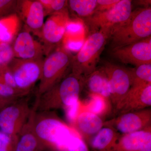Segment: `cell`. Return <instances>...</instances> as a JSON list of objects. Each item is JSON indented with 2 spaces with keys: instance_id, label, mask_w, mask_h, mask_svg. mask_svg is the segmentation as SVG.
Instances as JSON below:
<instances>
[{
  "instance_id": "603a6c76",
  "label": "cell",
  "mask_w": 151,
  "mask_h": 151,
  "mask_svg": "<svg viewBox=\"0 0 151 151\" xmlns=\"http://www.w3.org/2000/svg\"><path fill=\"white\" fill-rule=\"evenodd\" d=\"M132 86H144L151 84V64L139 65L132 69Z\"/></svg>"
},
{
  "instance_id": "5bb4252c",
  "label": "cell",
  "mask_w": 151,
  "mask_h": 151,
  "mask_svg": "<svg viewBox=\"0 0 151 151\" xmlns=\"http://www.w3.org/2000/svg\"><path fill=\"white\" fill-rule=\"evenodd\" d=\"M18 1L20 12L28 28L40 37L44 23V11L39 0Z\"/></svg>"
},
{
  "instance_id": "6da1fadb",
  "label": "cell",
  "mask_w": 151,
  "mask_h": 151,
  "mask_svg": "<svg viewBox=\"0 0 151 151\" xmlns=\"http://www.w3.org/2000/svg\"><path fill=\"white\" fill-rule=\"evenodd\" d=\"M84 86V77L71 72L36 99L33 108L36 111L64 109L79 100Z\"/></svg>"
},
{
  "instance_id": "52a82bcc",
  "label": "cell",
  "mask_w": 151,
  "mask_h": 151,
  "mask_svg": "<svg viewBox=\"0 0 151 151\" xmlns=\"http://www.w3.org/2000/svg\"><path fill=\"white\" fill-rule=\"evenodd\" d=\"M102 67L108 78L110 100L113 110L132 87V69L111 62H105Z\"/></svg>"
},
{
  "instance_id": "1f68e13d",
  "label": "cell",
  "mask_w": 151,
  "mask_h": 151,
  "mask_svg": "<svg viewBox=\"0 0 151 151\" xmlns=\"http://www.w3.org/2000/svg\"><path fill=\"white\" fill-rule=\"evenodd\" d=\"M18 99H11L2 97L0 95V111L5 106L13 103Z\"/></svg>"
},
{
  "instance_id": "30bf717a",
  "label": "cell",
  "mask_w": 151,
  "mask_h": 151,
  "mask_svg": "<svg viewBox=\"0 0 151 151\" xmlns=\"http://www.w3.org/2000/svg\"><path fill=\"white\" fill-rule=\"evenodd\" d=\"M69 21L68 11L66 9L49 16L45 22L40 37L44 43L46 55L62 41Z\"/></svg>"
},
{
  "instance_id": "3957f363",
  "label": "cell",
  "mask_w": 151,
  "mask_h": 151,
  "mask_svg": "<svg viewBox=\"0 0 151 151\" xmlns=\"http://www.w3.org/2000/svg\"><path fill=\"white\" fill-rule=\"evenodd\" d=\"M73 55L61 44L50 52L43 60L36 99L58 83L67 74Z\"/></svg>"
},
{
  "instance_id": "4316f807",
  "label": "cell",
  "mask_w": 151,
  "mask_h": 151,
  "mask_svg": "<svg viewBox=\"0 0 151 151\" xmlns=\"http://www.w3.org/2000/svg\"><path fill=\"white\" fill-rule=\"evenodd\" d=\"M82 103L80 100H78V102L63 109L65 111L66 119L71 127H73L77 116L82 109Z\"/></svg>"
},
{
  "instance_id": "ffe728a7",
  "label": "cell",
  "mask_w": 151,
  "mask_h": 151,
  "mask_svg": "<svg viewBox=\"0 0 151 151\" xmlns=\"http://www.w3.org/2000/svg\"><path fill=\"white\" fill-rule=\"evenodd\" d=\"M19 27V18L16 14L0 18V44L11 43L17 35Z\"/></svg>"
},
{
  "instance_id": "7402d4cb",
  "label": "cell",
  "mask_w": 151,
  "mask_h": 151,
  "mask_svg": "<svg viewBox=\"0 0 151 151\" xmlns=\"http://www.w3.org/2000/svg\"><path fill=\"white\" fill-rule=\"evenodd\" d=\"M68 6L77 16L86 19L96 12L97 0H70L68 1Z\"/></svg>"
},
{
  "instance_id": "8fae6325",
  "label": "cell",
  "mask_w": 151,
  "mask_h": 151,
  "mask_svg": "<svg viewBox=\"0 0 151 151\" xmlns=\"http://www.w3.org/2000/svg\"><path fill=\"white\" fill-rule=\"evenodd\" d=\"M111 51L112 56L124 64L135 67L151 64V36Z\"/></svg>"
},
{
  "instance_id": "83f0119b",
  "label": "cell",
  "mask_w": 151,
  "mask_h": 151,
  "mask_svg": "<svg viewBox=\"0 0 151 151\" xmlns=\"http://www.w3.org/2000/svg\"><path fill=\"white\" fill-rule=\"evenodd\" d=\"M18 1L0 0V18L9 13L17 6Z\"/></svg>"
},
{
  "instance_id": "7a4b0ae2",
  "label": "cell",
  "mask_w": 151,
  "mask_h": 151,
  "mask_svg": "<svg viewBox=\"0 0 151 151\" xmlns=\"http://www.w3.org/2000/svg\"><path fill=\"white\" fill-rule=\"evenodd\" d=\"M151 36V6L137 9L126 21L111 30L109 37L111 50Z\"/></svg>"
},
{
  "instance_id": "f546056e",
  "label": "cell",
  "mask_w": 151,
  "mask_h": 151,
  "mask_svg": "<svg viewBox=\"0 0 151 151\" xmlns=\"http://www.w3.org/2000/svg\"><path fill=\"white\" fill-rule=\"evenodd\" d=\"M68 151H90L86 142L79 136L76 138Z\"/></svg>"
},
{
  "instance_id": "d6986e66",
  "label": "cell",
  "mask_w": 151,
  "mask_h": 151,
  "mask_svg": "<svg viewBox=\"0 0 151 151\" xmlns=\"http://www.w3.org/2000/svg\"><path fill=\"white\" fill-rule=\"evenodd\" d=\"M121 135L112 127L104 126L87 145L94 151H112Z\"/></svg>"
},
{
  "instance_id": "277c9868",
  "label": "cell",
  "mask_w": 151,
  "mask_h": 151,
  "mask_svg": "<svg viewBox=\"0 0 151 151\" xmlns=\"http://www.w3.org/2000/svg\"><path fill=\"white\" fill-rule=\"evenodd\" d=\"M109 37V33L104 31L90 34L78 53L73 57L71 72L84 78L94 72Z\"/></svg>"
},
{
  "instance_id": "9a60e30c",
  "label": "cell",
  "mask_w": 151,
  "mask_h": 151,
  "mask_svg": "<svg viewBox=\"0 0 151 151\" xmlns=\"http://www.w3.org/2000/svg\"><path fill=\"white\" fill-rule=\"evenodd\" d=\"M112 151H151V127L121 134Z\"/></svg>"
},
{
  "instance_id": "4fadbf2b",
  "label": "cell",
  "mask_w": 151,
  "mask_h": 151,
  "mask_svg": "<svg viewBox=\"0 0 151 151\" xmlns=\"http://www.w3.org/2000/svg\"><path fill=\"white\" fill-rule=\"evenodd\" d=\"M15 58L23 60L42 59L45 54V49L34 39L28 31L19 33L12 45Z\"/></svg>"
},
{
  "instance_id": "f1b7e54d",
  "label": "cell",
  "mask_w": 151,
  "mask_h": 151,
  "mask_svg": "<svg viewBox=\"0 0 151 151\" xmlns=\"http://www.w3.org/2000/svg\"><path fill=\"white\" fill-rule=\"evenodd\" d=\"M0 77L9 86L15 89H19L17 86L13 75L9 66L0 71Z\"/></svg>"
},
{
  "instance_id": "d4e9b609",
  "label": "cell",
  "mask_w": 151,
  "mask_h": 151,
  "mask_svg": "<svg viewBox=\"0 0 151 151\" xmlns=\"http://www.w3.org/2000/svg\"><path fill=\"white\" fill-rule=\"evenodd\" d=\"M29 93L9 86L0 77V95L2 97L11 99H19L27 96Z\"/></svg>"
},
{
  "instance_id": "44dd1931",
  "label": "cell",
  "mask_w": 151,
  "mask_h": 151,
  "mask_svg": "<svg viewBox=\"0 0 151 151\" xmlns=\"http://www.w3.org/2000/svg\"><path fill=\"white\" fill-rule=\"evenodd\" d=\"M90 100L86 105H82L85 111L100 116L101 118L108 113H113V109L110 100L100 95L90 94Z\"/></svg>"
},
{
  "instance_id": "4dcf8cb0",
  "label": "cell",
  "mask_w": 151,
  "mask_h": 151,
  "mask_svg": "<svg viewBox=\"0 0 151 151\" xmlns=\"http://www.w3.org/2000/svg\"><path fill=\"white\" fill-rule=\"evenodd\" d=\"M120 0H97V6L96 12H101L111 9Z\"/></svg>"
},
{
  "instance_id": "9c48e42d",
  "label": "cell",
  "mask_w": 151,
  "mask_h": 151,
  "mask_svg": "<svg viewBox=\"0 0 151 151\" xmlns=\"http://www.w3.org/2000/svg\"><path fill=\"white\" fill-rule=\"evenodd\" d=\"M104 126L112 127L121 134H129L151 127L150 108L124 113L104 122Z\"/></svg>"
},
{
  "instance_id": "5b68a950",
  "label": "cell",
  "mask_w": 151,
  "mask_h": 151,
  "mask_svg": "<svg viewBox=\"0 0 151 151\" xmlns=\"http://www.w3.org/2000/svg\"><path fill=\"white\" fill-rule=\"evenodd\" d=\"M132 1L120 0L111 9L94 13L84 21L90 34L102 30L109 33L118 25L129 17L132 11Z\"/></svg>"
},
{
  "instance_id": "484cf974",
  "label": "cell",
  "mask_w": 151,
  "mask_h": 151,
  "mask_svg": "<svg viewBox=\"0 0 151 151\" xmlns=\"http://www.w3.org/2000/svg\"><path fill=\"white\" fill-rule=\"evenodd\" d=\"M14 58L13 49L11 43L0 44V71L9 66Z\"/></svg>"
},
{
  "instance_id": "2e32d148",
  "label": "cell",
  "mask_w": 151,
  "mask_h": 151,
  "mask_svg": "<svg viewBox=\"0 0 151 151\" xmlns=\"http://www.w3.org/2000/svg\"><path fill=\"white\" fill-rule=\"evenodd\" d=\"M103 118L82 108L73 124V128L86 144L104 127Z\"/></svg>"
},
{
  "instance_id": "ac0fdd59",
  "label": "cell",
  "mask_w": 151,
  "mask_h": 151,
  "mask_svg": "<svg viewBox=\"0 0 151 151\" xmlns=\"http://www.w3.org/2000/svg\"><path fill=\"white\" fill-rule=\"evenodd\" d=\"M84 87L90 95H100L111 101L108 78L103 67H97L94 72L84 77Z\"/></svg>"
},
{
  "instance_id": "d6a6232c",
  "label": "cell",
  "mask_w": 151,
  "mask_h": 151,
  "mask_svg": "<svg viewBox=\"0 0 151 151\" xmlns=\"http://www.w3.org/2000/svg\"><path fill=\"white\" fill-rule=\"evenodd\" d=\"M0 147H1V141H0Z\"/></svg>"
},
{
  "instance_id": "8992f818",
  "label": "cell",
  "mask_w": 151,
  "mask_h": 151,
  "mask_svg": "<svg viewBox=\"0 0 151 151\" xmlns=\"http://www.w3.org/2000/svg\"><path fill=\"white\" fill-rule=\"evenodd\" d=\"M32 108L27 97H23L0 111V129L11 136H17L29 119Z\"/></svg>"
},
{
  "instance_id": "e0dca14e",
  "label": "cell",
  "mask_w": 151,
  "mask_h": 151,
  "mask_svg": "<svg viewBox=\"0 0 151 151\" xmlns=\"http://www.w3.org/2000/svg\"><path fill=\"white\" fill-rule=\"evenodd\" d=\"M31 115V113L18 135L15 151H52L39 139L34 132Z\"/></svg>"
},
{
  "instance_id": "cb8c5ba5",
  "label": "cell",
  "mask_w": 151,
  "mask_h": 151,
  "mask_svg": "<svg viewBox=\"0 0 151 151\" xmlns=\"http://www.w3.org/2000/svg\"><path fill=\"white\" fill-rule=\"evenodd\" d=\"M44 11L45 16H50L67 9L68 1L39 0Z\"/></svg>"
},
{
  "instance_id": "ba28073f",
  "label": "cell",
  "mask_w": 151,
  "mask_h": 151,
  "mask_svg": "<svg viewBox=\"0 0 151 151\" xmlns=\"http://www.w3.org/2000/svg\"><path fill=\"white\" fill-rule=\"evenodd\" d=\"M43 59L23 60L14 58L9 65L19 89L30 92L40 80Z\"/></svg>"
},
{
  "instance_id": "7c38bea8",
  "label": "cell",
  "mask_w": 151,
  "mask_h": 151,
  "mask_svg": "<svg viewBox=\"0 0 151 151\" xmlns=\"http://www.w3.org/2000/svg\"><path fill=\"white\" fill-rule=\"evenodd\" d=\"M151 106V84L132 86L113 109V113L115 117L124 113L150 108Z\"/></svg>"
}]
</instances>
